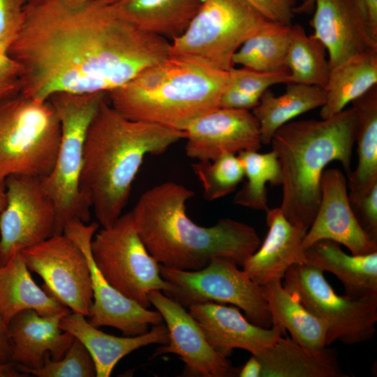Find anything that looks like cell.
Instances as JSON below:
<instances>
[{"instance_id": "cell-12", "label": "cell", "mask_w": 377, "mask_h": 377, "mask_svg": "<svg viewBox=\"0 0 377 377\" xmlns=\"http://www.w3.org/2000/svg\"><path fill=\"white\" fill-rule=\"evenodd\" d=\"M6 204L0 212V267L16 252L56 233L57 211L40 177L10 175L4 180Z\"/></svg>"}, {"instance_id": "cell-36", "label": "cell", "mask_w": 377, "mask_h": 377, "mask_svg": "<svg viewBox=\"0 0 377 377\" xmlns=\"http://www.w3.org/2000/svg\"><path fill=\"white\" fill-rule=\"evenodd\" d=\"M290 83L288 71L264 72L232 67L228 71L226 86L241 92L261 97L273 85Z\"/></svg>"}, {"instance_id": "cell-41", "label": "cell", "mask_w": 377, "mask_h": 377, "mask_svg": "<svg viewBox=\"0 0 377 377\" xmlns=\"http://www.w3.org/2000/svg\"><path fill=\"white\" fill-rule=\"evenodd\" d=\"M10 344L7 325L0 314V364L10 363Z\"/></svg>"}, {"instance_id": "cell-1", "label": "cell", "mask_w": 377, "mask_h": 377, "mask_svg": "<svg viewBox=\"0 0 377 377\" xmlns=\"http://www.w3.org/2000/svg\"><path fill=\"white\" fill-rule=\"evenodd\" d=\"M170 42L121 17L112 5L28 0L8 53L20 92L40 101L57 93H108L169 56Z\"/></svg>"}, {"instance_id": "cell-24", "label": "cell", "mask_w": 377, "mask_h": 377, "mask_svg": "<svg viewBox=\"0 0 377 377\" xmlns=\"http://www.w3.org/2000/svg\"><path fill=\"white\" fill-rule=\"evenodd\" d=\"M257 358L262 364L260 377H348L335 350L305 348L286 334Z\"/></svg>"}, {"instance_id": "cell-33", "label": "cell", "mask_w": 377, "mask_h": 377, "mask_svg": "<svg viewBox=\"0 0 377 377\" xmlns=\"http://www.w3.org/2000/svg\"><path fill=\"white\" fill-rule=\"evenodd\" d=\"M247 182L236 193L233 203L237 205L267 212V190L265 184H282L281 166L276 154L272 150L265 154L258 151H243L238 154Z\"/></svg>"}, {"instance_id": "cell-28", "label": "cell", "mask_w": 377, "mask_h": 377, "mask_svg": "<svg viewBox=\"0 0 377 377\" xmlns=\"http://www.w3.org/2000/svg\"><path fill=\"white\" fill-rule=\"evenodd\" d=\"M357 126L358 163L348 176L350 202H356L377 184V87L352 103Z\"/></svg>"}, {"instance_id": "cell-9", "label": "cell", "mask_w": 377, "mask_h": 377, "mask_svg": "<svg viewBox=\"0 0 377 377\" xmlns=\"http://www.w3.org/2000/svg\"><path fill=\"white\" fill-rule=\"evenodd\" d=\"M90 250L105 280L145 308L151 306L148 299L149 292L160 290L166 294L171 290L160 274V264L139 237L130 212L95 233Z\"/></svg>"}, {"instance_id": "cell-5", "label": "cell", "mask_w": 377, "mask_h": 377, "mask_svg": "<svg viewBox=\"0 0 377 377\" xmlns=\"http://www.w3.org/2000/svg\"><path fill=\"white\" fill-rule=\"evenodd\" d=\"M228 71L170 56L107 93L125 117L183 131L197 117L219 108Z\"/></svg>"}, {"instance_id": "cell-6", "label": "cell", "mask_w": 377, "mask_h": 377, "mask_svg": "<svg viewBox=\"0 0 377 377\" xmlns=\"http://www.w3.org/2000/svg\"><path fill=\"white\" fill-rule=\"evenodd\" d=\"M106 98L103 92L57 93L48 99L60 122L61 138L54 168L40 181L57 208L55 235L64 233L66 225L73 220L86 223L90 220L91 207L80 186L84 145L89 126Z\"/></svg>"}, {"instance_id": "cell-31", "label": "cell", "mask_w": 377, "mask_h": 377, "mask_svg": "<svg viewBox=\"0 0 377 377\" xmlns=\"http://www.w3.org/2000/svg\"><path fill=\"white\" fill-rule=\"evenodd\" d=\"M293 27L271 22L249 38L232 57V64L264 72L288 71V51Z\"/></svg>"}, {"instance_id": "cell-22", "label": "cell", "mask_w": 377, "mask_h": 377, "mask_svg": "<svg viewBox=\"0 0 377 377\" xmlns=\"http://www.w3.org/2000/svg\"><path fill=\"white\" fill-rule=\"evenodd\" d=\"M59 327L87 349L94 362L96 377H109L121 359L138 348L154 343L166 345L169 341L163 323L154 325L140 335L116 337L93 326L84 316L71 311L61 318Z\"/></svg>"}, {"instance_id": "cell-4", "label": "cell", "mask_w": 377, "mask_h": 377, "mask_svg": "<svg viewBox=\"0 0 377 377\" xmlns=\"http://www.w3.org/2000/svg\"><path fill=\"white\" fill-rule=\"evenodd\" d=\"M357 115L353 108L321 120L290 121L274 133L270 144L282 172L279 207L293 224L311 226L320 201V179L326 165L340 162L348 176L355 142Z\"/></svg>"}, {"instance_id": "cell-21", "label": "cell", "mask_w": 377, "mask_h": 377, "mask_svg": "<svg viewBox=\"0 0 377 377\" xmlns=\"http://www.w3.org/2000/svg\"><path fill=\"white\" fill-rule=\"evenodd\" d=\"M266 214L269 228L266 237L242 266L259 286L282 281L292 265L306 263L302 244L308 229L291 223L280 208L269 209Z\"/></svg>"}, {"instance_id": "cell-25", "label": "cell", "mask_w": 377, "mask_h": 377, "mask_svg": "<svg viewBox=\"0 0 377 377\" xmlns=\"http://www.w3.org/2000/svg\"><path fill=\"white\" fill-rule=\"evenodd\" d=\"M31 309L43 316L71 311L46 288L33 280L21 252L0 267V314L6 324L19 312Z\"/></svg>"}, {"instance_id": "cell-44", "label": "cell", "mask_w": 377, "mask_h": 377, "mask_svg": "<svg viewBox=\"0 0 377 377\" xmlns=\"http://www.w3.org/2000/svg\"><path fill=\"white\" fill-rule=\"evenodd\" d=\"M15 365L12 363L0 364V377H20L22 375ZM27 375V374H26Z\"/></svg>"}, {"instance_id": "cell-39", "label": "cell", "mask_w": 377, "mask_h": 377, "mask_svg": "<svg viewBox=\"0 0 377 377\" xmlns=\"http://www.w3.org/2000/svg\"><path fill=\"white\" fill-rule=\"evenodd\" d=\"M268 20L292 25L297 0H245Z\"/></svg>"}, {"instance_id": "cell-8", "label": "cell", "mask_w": 377, "mask_h": 377, "mask_svg": "<svg viewBox=\"0 0 377 377\" xmlns=\"http://www.w3.org/2000/svg\"><path fill=\"white\" fill-rule=\"evenodd\" d=\"M271 22L245 0H204L168 54L228 71L240 46Z\"/></svg>"}, {"instance_id": "cell-34", "label": "cell", "mask_w": 377, "mask_h": 377, "mask_svg": "<svg viewBox=\"0 0 377 377\" xmlns=\"http://www.w3.org/2000/svg\"><path fill=\"white\" fill-rule=\"evenodd\" d=\"M200 179L207 200L223 198L235 190L244 177L238 156L224 154L213 161H198L191 165Z\"/></svg>"}, {"instance_id": "cell-17", "label": "cell", "mask_w": 377, "mask_h": 377, "mask_svg": "<svg viewBox=\"0 0 377 377\" xmlns=\"http://www.w3.org/2000/svg\"><path fill=\"white\" fill-rule=\"evenodd\" d=\"M310 24L326 47L330 69L355 55L377 52L363 0H315Z\"/></svg>"}, {"instance_id": "cell-45", "label": "cell", "mask_w": 377, "mask_h": 377, "mask_svg": "<svg viewBox=\"0 0 377 377\" xmlns=\"http://www.w3.org/2000/svg\"><path fill=\"white\" fill-rule=\"evenodd\" d=\"M315 0H304L302 3L294 8V13L295 14H311L314 10Z\"/></svg>"}, {"instance_id": "cell-23", "label": "cell", "mask_w": 377, "mask_h": 377, "mask_svg": "<svg viewBox=\"0 0 377 377\" xmlns=\"http://www.w3.org/2000/svg\"><path fill=\"white\" fill-rule=\"evenodd\" d=\"M304 254L307 263L337 277L345 295L353 300L377 297V251L348 255L339 244L323 239L305 249Z\"/></svg>"}, {"instance_id": "cell-43", "label": "cell", "mask_w": 377, "mask_h": 377, "mask_svg": "<svg viewBox=\"0 0 377 377\" xmlns=\"http://www.w3.org/2000/svg\"><path fill=\"white\" fill-rule=\"evenodd\" d=\"M363 1L368 11L372 32L377 37V0Z\"/></svg>"}, {"instance_id": "cell-10", "label": "cell", "mask_w": 377, "mask_h": 377, "mask_svg": "<svg viewBox=\"0 0 377 377\" xmlns=\"http://www.w3.org/2000/svg\"><path fill=\"white\" fill-rule=\"evenodd\" d=\"M230 259L217 257L195 271L167 268L160 274L171 286L165 294L183 307L206 302L230 304L242 309L253 324L270 328L272 319L261 286Z\"/></svg>"}, {"instance_id": "cell-30", "label": "cell", "mask_w": 377, "mask_h": 377, "mask_svg": "<svg viewBox=\"0 0 377 377\" xmlns=\"http://www.w3.org/2000/svg\"><path fill=\"white\" fill-rule=\"evenodd\" d=\"M377 84V52L355 55L330 69L321 119L330 118Z\"/></svg>"}, {"instance_id": "cell-46", "label": "cell", "mask_w": 377, "mask_h": 377, "mask_svg": "<svg viewBox=\"0 0 377 377\" xmlns=\"http://www.w3.org/2000/svg\"><path fill=\"white\" fill-rule=\"evenodd\" d=\"M6 204V188L4 180L0 181V212Z\"/></svg>"}, {"instance_id": "cell-19", "label": "cell", "mask_w": 377, "mask_h": 377, "mask_svg": "<svg viewBox=\"0 0 377 377\" xmlns=\"http://www.w3.org/2000/svg\"><path fill=\"white\" fill-rule=\"evenodd\" d=\"M188 309L211 346L227 358L236 348L258 356L286 334V330L279 324H272L270 328L253 324L233 305L206 302L191 305Z\"/></svg>"}, {"instance_id": "cell-48", "label": "cell", "mask_w": 377, "mask_h": 377, "mask_svg": "<svg viewBox=\"0 0 377 377\" xmlns=\"http://www.w3.org/2000/svg\"><path fill=\"white\" fill-rule=\"evenodd\" d=\"M30 1H37V0H30Z\"/></svg>"}, {"instance_id": "cell-2", "label": "cell", "mask_w": 377, "mask_h": 377, "mask_svg": "<svg viewBox=\"0 0 377 377\" xmlns=\"http://www.w3.org/2000/svg\"><path fill=\"white\" fill-rule=\"evenodd\" d=\"M194 195L173 182L141 195L130 214L148 252L161 265L179 270L200 269L217 257L242 266L260 245L254 228L229 218L209 227L196 224L186 212V202Z\"/></svg>"}, {"instance_id": "cell-37", "label": "cell", "mask_w": 377, "mask_h": 377, "mask_svg": "<svg viewBox=\"0 0 377 377\" xmlns=\"http://www.w3.org/2000/svg\"><path fill=\"white\" fill-rule=\"evenodd\" d=\"M28 0H0V50L8 52L22 21Z\"/></svg>"}, {"instance_id": "cell-15", "label": "cell", "mask_w": 377, "mask_h": 377, "mask_svg": "<svg viewBox=\"0 0 377 377\" xmlns=\"http://www.w3.org/2000/svg\"><path fill=\"white\" fill-rule=\"evenodd\" d=\"M151 305L162 316L169 341L154 352L152 357L165 353L177 355L190 374L202 377H229L238 374L227 357L209 344L197 320L177 302L160 290L148 295Z\"/></svg>"}, {"instance_id": "cell-3", "label": "cell", "mask_w": 377, "mask_h": 377, "mask_svg": "<svg viewBox=\"0 0 377 377\" xmlns=\"http://www.w3.org/2000/svg\"><path fill=\"white\" fill-rule=\"evenodd\" d=\"M184 138L183 131L131 120L106 98L87 133L80 186L103 228L122 214L147 155H160Z\"/></svg>"}, {"instance_id": "cell-18", "label": "cell", "mask_w": 377, "mask_h": 377, "mask_svg": "<svg viewBox=\"0 0 377 377\" xmlns=\"http://www.w3.org/2000/svg\"><path fill=\"white\" fill-rule=\"evenodd\" d=\"M348 184L338 169L324 170L320 179V201L316 216L302 242L304 250L328 239L347 247L353 255L377 251V242L362 229L351 208Z\"/></svg>"}, {"instance_id": "cell-20", "label": "cell", "mask_w": 377, "mask_h": 377, "mask_svg": "<svg viewBox=\"0 0 377 377\" xmlns=\"http://www.w3.org/2000/svg\"><path fill=\"white\" fill-rule=\"evenodd\" d=\"M68 313L43 316L26 309L13 317L7 324L10 363L38 369L43 366L47 353L52 360L62 358L75 339L59 327L61 318Z\"/></svg>"}, {"instance_id": "cell-11", "label": "cell", "mask_w": 377, "mask_h": 377, "mask_svg": "<svg viewBox=\"0 0 377 377\" xmlns=\"http://www.w3.org/2000/svg\"><path fill=\"white\" fill-rule=\"evenodd\" d=\"M283 279V286L326 323V346L337 340L355 345L374 337L377 297L353 300L337 295L323 272L307 263L292 265Z\"/></svg>"}, {"instance_id": "cell-38", "label": "cell", "mask_w": 377, "mask_h": 377, "mask_svg": "<svg viewBox=\"0 0 377 377\" xmlns=\"http://www.w3.org/2000/svg\"><path fill=\"white\" fill-rule=\"evenodd\" d=\"M350 203L362 229L377 242V184L360 200Z\"/></svg>"}, {"instance_id": "cell-35", "label": "cell", "mask_w": 377, "mask_h": 377, "mask_svg": "<svg viewBox=\"0 0 377 377\" xmlns=\"http://www.w3.org/2000/svg\"><path fill=\"white\" fill-rule=\"evenodd\" d=\"M16 368L22 374H33L38 377L96 376V368L91 355L76 338L62 358L52 360L50 355L47 353L43 366L40 368L27 369L19 367Z\"/></svg>"}, {"instance_id": "cell-16", "label": "cell", "mask_w": 377, "mask_h": 377, "mask_svg": "<svg viewBox=\"0 0 377 377\" xmlns=\"http://www.w3.org/2000/svg\"><path fill=\"white\" fill-rule=\"evenodd\" d=\"M183 132L186 154L197 161L258 151L263 145L258 121L247 110L216 108L193 120Z\"/></svg>"}, {"instance_id": "cell-13", "label": "cell", "mask_w": 377, "mask_h": 377, "mask_svg": "<svg viewBox=\"0 0 377 377\" xmlns=\"http://www.w3.org/2000/svg\"><path fill=\"white\" fill-rule=\"evenodd\" d=\"M29 270L72 312L89 316L93 304L90 269L81 247L67 235H53L21 251Z\"/></svg>"}, {"instance_id": "cell-42", "label": "cell", "mask_w": 377, "mask_h": 377, "mask_svg": "<svg viewBox=\"0 0 377 377\" xmlns=\"http://www.w3.org/2000/svg\"><path fill=\"white\" fill-rule=\"evenodd\" d=\"M262 364L259 360L253 355L242 367L238 372L239 377H260L262 372Z\"/></svg>"}, {"instance_id": "cell-14", "label": "cell", "mask_w": 377, "mask_h": 377, "mask_svg": "<svg viewBox=\"0 0 377 377\" xmlns=\"http://www.w3.org/2000/svg\"><path fill=\"white\" fill-rule=\"evenodd\" d=\"M98 228L96 222L89 224L73 220L66 225L64 230L81 247L89 263L93 290L89 323L98 328L115 327L126 336L140 335L148 332L150 325L163 324V318L157 310H149L126 297L103 276L90 250L91 241Z\"/></svg>"}, {"instance_id": "cell-26", "label": "cell", "mask_w": 377, "mask_h": 377, "mask_svg": "<svg viewBox=\"0 0 377 377\" xmlns=\"http://www.w3.org/2000/svg\"><path fill=\"white\" fill-rule=\"evenodd\" d=\"M204 0H119L117 14L138 29L167 40L182 35Z\"/></svg>"}, {"instance_id": "cell-27", "label": "cell", "mask_w": 377, "mask_h": 377, "mask_svg": "<svg viewBox=\"0 0 377 377\" xmlns=\"http://www.w3.org/2000/svg\"><path fill=\"white\" fill-rule=\"evenodd\" d=\"M267 302L272 324L288 330L298 344L311 349L326 347V323L309 311L282 283L276 280L261 286Z\"/></svg>"}, {"instance_id": "cell-7", "label": "cell", "mask_w": 377, "mask_h": 377, "mask_svg": "<svg viewBox=\"0 0 377 377\" xmlns=\"http://www.w3.org/2000/svg\"><path fill=\"white\" fill-rule=\"evenodd\" d=\"M61 126L49 101L20 91L0 101V181L10 175L43 177L52 170Z\"/></svg>"}, {"instance_id": "cell-32", "label": "cell", "mask_w": 377, "mask_h": 377, "mask_svg": "<svg viewBox=\"0 0 377 377\" xmlns=\"http://www.w3.org/2000/svg\"><path fill=\"white\" fill-rule=\"evenodd\" d=\"M293 27V36L286 58L290 83L325 89L330 73L325 46L313 35L308 36L302 25Z\"/></svg>"}, {"instance_id": "cell-29", "label": "cell", "mask_w": 377, "mask_h": 377, "mask_svg": "<svg viewBox=\"0 0 377 377\" xmlns=\"http://www.w3.org/2000/svg\"><path fill=\"white\" fill-rule=\"evenodd\" d=\"M286 91L275 96L267 89L252 113L258 121L263 145H269L276 132L295 117L322 107L326 100L324 89L302 84H287Z\"/></svg>"}, {"instance_id": "cell-40", "label": "cell", "mask_w": 377, "mask_h": 377, "mask_svg": "<svg viewBox=\"0 0 377 377\" xmlns=\"http://www.w3.org/2000/svg\"><path fill=\"white\" fill-rule=\"evenodd\" d=\"M20 91L19 66L8 52L0 50V101Z\"/></svg>"}, {"instance_id": "cell-47", "label": "cell", "mask_w": 377, "mask_h": 377, "mask_svg": "<svg viewBox=\"0 0 377 377\" xmlns=\"http://www.w3.org/2000/svg\"><path fill=\"white\" fill-rule=\"evenodd\" d=\"M79 2H84V3H103V4H108L112 5L119 0H73Z\"/></svg>"}]
</instances>
